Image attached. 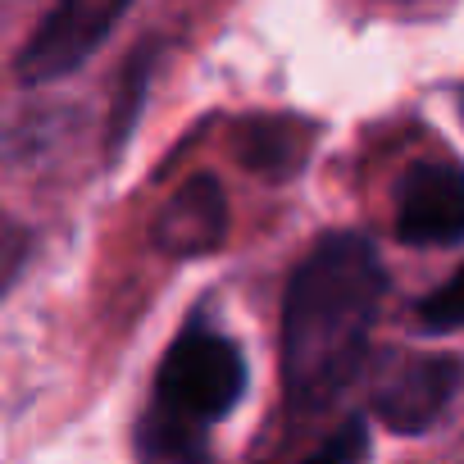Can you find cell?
I'll use <instances>...</instances> for the list:
<instances>
[{
  "instance_id": "7a4b0ae2",
  "label": "cell",
  "mask_w": 464,
  "mask_h": 464,
  "mask_svg": "<svg viewBox=\"0 0 464 464\" xmlns=\"http://www.w3.org/2000/svg\"><path fill=\"white\" fill-rule=\"evenodd\" d=\"M246 392V360L237 342L209 324H191L164 355L150 414L141 419V450L182 459L205 450V428L232 414Z\"/></svg>"
},
{
  "instance_id": "277c9868",
  "label": "cell",
  "mask_w": 464,
  "mask_h": 464,
  "mask_svg": "<svg viewBox=\"0 0 464 464\" xmlns=\"http://www.w3.org/2000/svg\"><path fill=\"white\" fill-rule=\"evenodd\" d=\"M396 237L405 246H455L464 237V182L450 160L414 164L401 178Z\"/></svg>"
},
{
  "instance_id": "3957f363",
  "label": "cell",
  "mask_w": 464,
  "mask_h": 464,
  "mask_svg": "<svg viewBox=\"0 0 464 464\" xmlns=\"http://www.w3.org/2000/svg\"><path fill=\"white\" fill-rule=\"evenodd\" d=\"M128 5L132 0H55V10L42 19L33 42L19 51V78L42 87L78 73L128 14Z\"/></svg>"
},
{
  "instance_id": "6da1fadb",
  "label": "cell",
  "mask_w": 464,
  "mask_h": 464,
  "mask_svg": "<svg viewBox=\"0 0 464 464\" xmlns=\"http://www.w3.org/2000/svg\"><path fill=\"white\" fill-rule=\"evenodd\" d=\"M382 292L387 269L355 232H333L301 260L283 301V382L296 410H324L351 387Z\"/></svg>"
},
{
  "instance_id": "52a82bcc",
  "label": "cell",
  "mask_w": 464,
  "mask_h": 464,
  "mask_svg": "<svg viewBox=\"0 0 464 464\" xmlns=\"http://www.w3.org/2000/svg\"><path fill=\"white\" fill-rule=\"evenodd\" d=\"M459 283H464L459 274L446 278V283L419 305V324H423L428 333H441V337H446V333L459 328V319H464V310H459V292H464V287H459Z\"/></svg>"
},
{
  "instance_id": "8992f818",
  "label": "cell",
  "mask_w": 464,
  "mask_h": 464,
  "mask_svg": "<svg viewBox=\"0 0 464 464\" xmlns=\"http://www.w3.org/2000/svg\"><path fill=\"white\" fill-rule=\"evenodd\" d=\"M223 227H227L223 187L214 178H191L187 187L173 191V200L155 218V242L169 256H205L223 242Z\"/></svg>"
},
{
  "instance_id": "ba28073f",
  "label": "cell",
  "mask_w": 464,
  "mask_h": 464,
  "mask_svg": "<svg viewBox=\"0 0 464 464\" xmlns=\"http://www.w3.org/2000/svg\"><path fill=\"white\" fill-rule=\"evenodd\" d=\"M369 450V441H364V423L355 419V423H346L328 446H319V455L324 459H355V455H364Z\"/></svg>"
},
{
  "instance_id": "5b68a950",
  "label": "cell",
  "mask_w": 464,
  "mask_h": 464,
  "mask_svg": "<svg viewBox=\"0 0 464 464\" xmlns=\"http://www.w3.org/2000/svg\"><path fill=\"white\" fill-rule=\"evenodd\" d=\"M459 382V364L441 360V355H401L392 364H382L378 382H373V410L387 428L396 432H428Z\"/></svg>"
}]
</instances>
